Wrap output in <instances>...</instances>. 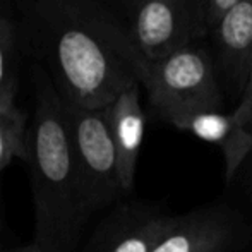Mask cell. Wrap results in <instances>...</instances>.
I'll return each instance as SVG.
<instances>
[{
    "mask_svg": "<svg viewBox=\"0 0 252 252\" xmlns=\"http://www.w3.org/2000/svg\"><path fill=\"white\" fill-rule=\"evenodd\" d=\"M47 24L62 100L101 110L141 83L148 63L91 0H50Z\"/></svg>",
    "mask_w": 252,
    "mask_h": 252,
    "instance_id": "cell-1",
    "label": "cell"
},
{
    "mask_svg": "<svg viewBox=\"0 0 252 252\" xmlns=\"http://www.w3.org/2000/svg\"><path fill=\"white\" fill-rule=\"evenodd\" d=\"M36 230L34 242L48 252H74L90 218L74 161L62 98L40 81L36 108L26 130Z\"/></svg>",
    "mask_w": 252,
    "mask_h": 252,
    "instance_id": "cell-2",
    "label": "cell"
},
{
    "mask_svg": "<svg viewBox=\"0 0 252 252\" xmlns=\"http://www.w3.org/2000/svg\"><path fill=\"white\" fill-rule=\"evenodd\" d=\"M141 83L155 115L175 129L190 115L221 110L216 67L211 55L196 45L148 63Z\"/></svg>",
    "mask_w": 252,
    "mask_h": 252,
    "instance_id": "cell-3",
    "label": "cell"
},
{
    "mask_svg": "<svg viewBox=\"0 0 252 252\" xmlns=\"http://www.w3.org/2000/svg\"><path fill=\"white\" fill-rule=\"evenodd\" d=\"M60 96V94H59ZM74 161L88 215L124 196L117 173V156L106 108H79L62 100Z\"/></svg>",
    "mask_w": 252,
    "mask_h": 252,
    "instance_id": "cell-4",
    "label": "cell"
},
{
    "mask_svg": "<svg viewBox=\"0 0 252 252\" xmlns=\"http://www.w3.org/2000/svg\"><path fill=\"white\" fill-rule=\"evenodd\" d=\"M208 31L204 0H137L130 40L146 63L194 45Z\"/></svg>",
    "mask_w": 252,
    "mask_h": 252,
    "instance_id": "cell-5",
    "label": "cell"
},
{
    "mask_svg": "<svg viewBox=\"0 0 252 252\" xmlns=\"http://www.w3.org/2000/svg\"><path fill=\"white\" fill-rule=\"evenodd\" d=\"M251 239L252 225L242 209L218 201L179 215L151 252H242Z\"/></svg>",
    "mask_w": 252,
    "mask_h": 252,
    "instance_id": "cell-6",
    "label": "cell"
},
{
    "mask_svg": "<svg viewBox=\"0 0 252 252\" xmlns=\"http://www.w3.org/2000/svg\"><path fill=\"white\" fill-rule=\"evenodd\" d=\"M179 215L151 202H129L115 208L84 252H151L172 230Z\"/></svg>",
    "mask_w": 252,
    "mask_h": 252,
    "instance_id": "cell-7",
    "label": "cell"
},
{
    "mask_svg": "<svg viewBox=\"0 0 252 252\" xmlns=\"http://www.w3.org/2000/svg\"><path fill=\"white\" fill-rule=\"evenodd\" d=\"M108 126L117 156V173L124 194L134 189L136 166L144 139V117L139 96V83L124 90L108 106Z\"/></svg>",
    "mask_w": 252,
    "mask_h": 252,
    "instance_id": "cell-8",
    "label": "cell"
},
{
    "mask_svg": "<svg viewBox=\"0 0 252 252\" xmlns=\"http://www.w3.org/2000/svg\"><path fill=\"white\" fill-rule=\"evenodd\" d=\"M177 129L190 132L204 143L216 144L223 151L226 184L232 182L252 148L251 130L233 113H223L221 110L190 115L182 120Z\"/></svg>",
    "mask_w": 252,
    "mask_h": 252,
    "instance_id": "cell-9",
    "label": "cell"
},
{
    "mask_svg": "<svg viewBox=\"0 0 252 252\" xmlns=\"http://www.w3.org/2000/svg\"><path fill=\"white\" fill-rule=\"evenodd\" d=\"M221 69L242 93L252 53V0L233 3L211 30Z\"/></svg>",
    "mask_w": 252,
    "mask_h": 252,
    "instance_id": "cell-10",
    "label": "cell"
},
{
    "mask_svg": "<svg viewBox=\"0 0 252 252\" xmlns=\"http://www.w3.org/2000/svg\"><path fill=\"white\" fill-rule=\"evenodd\" d=\"M14 158L26 159V115L9 100L0 103V173Z\"/></svg>",
    "mask_w": 252,
    "mask_h": 252,
    "instance_id": "cell-11",
    "label": "cell"
},
{
    "mask_svg": "<svg viewBox=\"0 0 252 252\" xmlns=\"http://www.w3.org/2000/svg\"><path fill=\"white\" fill-rule=\"evenodd\" d=\"M16 69H14V30L0 17V103L16 100Z\"/></svg>",
    "mask_w": 252,
    "mask_h": 252,
    "instance_id": "cell-12",
    "label": "cell"
},
{
    "mask_svg": "<svg viewBox=\"0 0 252 252\" xmlns=\"http://www.w3.org/2000/svg\"><path fill=\"white\" fill-rule=\"evenodd\" d=\"M232 113L247 129L252 126V53L249 59V65H247L246 81H244L242 94H240V103Z\"/></svg>",
    "mask_w": 252,
    "mask_h": 252,
    "instance_id": "cell-13",
    "label": "cell"
},
{
    "mask_svg": "<svg viewBox=\"0 0 252 252\" xmlns=\"http://www.w3.org/2000/svg\"><path fill=\"white\" fill-rule=\"evenodd\" d=\"M249 130L252 134V126L249 127ZM228 186H235V189L239 190L240 196L246 201L252 202V148Z\"/></svg>",
    "mask_w": 252,
    "mask_h": 252,
    "instance_id": "cell-14",
    "label": "cell"
},
{
    "mask_svg": "<svg viewBox=\"0 0 252 252\" xmlns=\"http://www.w3.org/2000/svg\"><path fill=\"white\" fill-rule=\"evenodd\" d=\"M239 0H204V16H206V26L208 31L215 28L216 21Z\"/></svg>",
    "mask_w": 252,
    "mask_h": 252,
    "instance_id": "cell-15",
    "label": "cell"
},
{
    "mask_svg": "<svg viewBox=\"0 0 252 252\" xmlns=\"http://www.w3.org/2000/svg\"><path fill=\"white\" fill-rule=\"evenodd\" d=\"M12 252H48L47 249H43V247L40 246V244H36L33 240L31 244H28V246H23V247H17L16 251Z\"/></svg>",
    "mask_w": 252,
    "mask_h": 252,
    "instance_id": "cell-16",
    "label": "cell"
},
{
    "mask_svg": "<svg viewBox=\"0 0 252 252\" xmlns=\"http://www.w3.org/2000/svg\"><path fill=\"white\" fill-rule=\"evenodd\" d=\"M124 3H127V5H130V9L134 10V7H136V3H137V0H122Z\"/></svg>",
    "mask_w": 252,
    "mask_h": 252,
    "instance_id": "cell-17",
    "label": "cell"
}]
</instances>
